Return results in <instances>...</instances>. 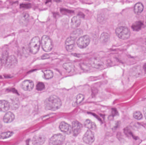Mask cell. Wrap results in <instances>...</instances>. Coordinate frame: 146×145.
<instances>
[{
    "label": "cell",
    "instance_id": "cell-3",
    "mask_svg": "<svg viewBox=\"0 0 146 145\" xmlns=\"http://www.w3.org/2000/svg\"><path fill=\"white\" fill-rule=\"evenodd\" d=\"M40 44L41 42L38 37H33L29 44V47L30 52L33 54H36L39 51Z\"/></svg>",
    "mask_w": 146,
    "mask_h": 145
},
{
    "label": "cell",
    "instance_id": "cell-17",
    "mask_svg": "<svg viewBox=\"0 0 146 145\" xmlns=\"http://www.w3.org/2000/svg\"><path fill=\"white\" fill-rule=\"evenodd\" d=\"M81 22V20L80 16H75L73 17L71 21V27L73 29L78 27L80 25Z\"/></svg>",
    "mask_w": 146,
    "mask_h": 145
},
{
    "label": "cell",
    "instance_id": "cell-28",
    "mask_svg": "<svg viewBox=\"0 0 146 145\" xmlns=\"http://www.w3.org/2000/svg\"><path fill=\"white\" fill-rule=\"evenodd\" d=\"M13 132L11 131L5 132L0 135V140L5 139L8 138L13 136Z\"/></svg>",
    "mask_w": 146,
    "mask_h": 145
},
{
    "label": "cell",
    "instance_id": "cell-26",
    "mask_svg": "<svg viewBox=\"0 0 146 145\" xmlns=\"http://www.w3.org/2000/svg\"><path fill=\"white\" fill-rule=\"evenodd\" d=\"M110 38V35L108 33L105 32H103L100 36V42L103 43H106L109 41Z\"/></svg>",
    "mask_w": 146,
    "mask_h": 145
},
{
    "label": "cell",
    "instance_id": "cell-10",
    "mask_svg": "<svg viewBox=\"0 0 146 145\" xmlns=\"http://www.w3.org/2000/svg\"><path fill=\"white\" fill-rule=\"evenodd\" d=\"M18 64V59L14 55H10L9 57L5 66L8 69H11L15 67Z\"/></svg>",
    "mask_w": 146,
    "mask_h": 145
},
{
    "label": "cell",
    "instance_id": "cell-21",
    "mask_svg": "<svg viewBox=\"0 0 146 145\" xmlns=\"http://www.w3.org/2000/svg\"><path fill=\"white\" fill-rule=\"evenodd\" d=\"M84 125L89 130H95L97 128L95 123L89 119L86 120V121L85 122Z\"/></svg>",
    "mask_w": 146,
    "mask_h": 145
},
{
    "label": "cell",
    "instance_id": "cell-12",
    "mask_svg": "<svg viewBox=\"0 0 146 145\" xmlns=\"http://www.w3.org/2000/svg\"><path fill=\"white\" fill-rule=\"evenodd\" d=\"M59 128L61 131L64 133L70 135L72 133V127L71 125L66 122H62L59 126Z\"/></svg>",
    "mask_w": 146,
    "mask_h": 145
},
{
    "label": "cell",
    "instance_id": "cell-24",
    "mask_svg": "<svg viewBox=\"0 0 146 145\" xmlns=\"http://www.w3.org/2000/svg\"><path fill=\"white\" fill-rule=\"evenodd\" d=\"M143 26V23L141 21H139L133 24L132 26V29L135 31H139L141 30Z\"/></svg>",
    "mask_w": 146,
    "mask_h": 145
},
{
    "label": "cell",
    "instance_id": "cell-20",
    "mask_svg": "<svg viewBox=\"0 0 146 145\" xmlns=\"http://www.w3.org/2000/svg\"><path fill=\"white\" fill-rule=\"evenodd\" d=\"M144 9V5L141 3H137L135 5L134 11L135 13L139 14L143 12Z\"/></svg>",
    "mask_w": 146,
    "mask_h": 145
},
{
    "label": "cell",
    "instance_id": "cell-23",
    "mask_svg": "<svg viewBox=\"0 0 146 145\" xmlns=\"http://www.w3.org/2000/svg\"><path fill=\"white\" fill-rule=\"evenodd\" d=\"M84 99V96L83 94H78V95L76 96V98L75 101H74L73 104V106H77L78 105L80 104L82 101H83Z\"/></svg>",
    "mask_w": 146,
    "mask_h": 145
},
{
    "label": "cell",
    "instance_id": "cell-6",
    "mask_svg": "<svg viewBox=\"0 0 146 145\" xmlns=\"http://www.w3.org/2000/svg\"><path fill=\"white\" fill-rule=\"evenodd\" d=\"M90 42V38L89 36L85 35L79 37L76 42V43L80 48L84 49L88 46Z\"/></svg>",
    "mask_w": 146,
    "mask_h": 145
},
{
    "label": "cell",
    "instance_id": "cell-15",
    "mask_svg": "<svg viewBox=\"0 0 146 145\" xmlns=\"http://www.w3.org/2000/svg\"><path fill=\"white\" fill-rule=\"evenodd\" d=\"M15 118V115L11 112H7L3 117V121L5 123H9L13 121Z\"/></svg>",
    "mask_w": 146,
    "mask_h": 145
},
{
    "label": "cell",
    "instance_id": "cell-22",
    "mask_svg": "<svg viewBox=\"0 0 146 145\" xmlns=\"http://www.w3.org/2000/svg\"><path fill=\"white\" fill-rule=\"evenodd\" d=\"M62 66L68 72H73L75 70L74 66L71 63H65L63 64Z\"/></svg>",
    "mask_w": 146,
    "mask_h": 145
},
{
    "label": "cell",
    "instance_id": "cell-8",
    "mask_svg": "<svg viewBox=\"0 0 146 145\" xmlns=\"http://www.w3.org/2000/svg\"><path fill=\"white\" fill-rule=\"evenodd\" d=\"M90 65L96 69H101L104 66V64L103 61L99 58L97 57L92 58L90 59Z\"/></svg>",
    "mask_w": 146,
    "mask_h": 145
},
{
    "label": "cell",
    "instance_id": "cell-29",
    "mask_svg": "<svg viewBox=\"0 0 146 145\" xmlns=\"http://www.w3.org/2000/svg\"><path fill=\"white\" fill-rule=\"evenodd\" d=\"M44 77L46 79H51L54 76L53 71L50 70H46L43 72Z\"/></svg>",
    "mask_w": 146,
    "mask_h": 145
},
{
    "label": "cell",
    "instance_id": "cell-11",
    "mask_svg": "<svg viewBox=\"0 0 146 145\" xmlns=\"http://www.w3.org/2000/svg\"><path fill=\"white\" fill-rule=\"evenodd\" d=\"M34 83L31 80H26L21 83V88L26 91H31L34 87Z\"/></svg>",
    "mask_w": 146,
    "mask_h": 145
},
{
    "label": "cell",
    "instance_id": "cell-31",
    "mask_svg": "<svg viewBox=\"0 0 146 145\" xmlns=\"http://www.w3.org/2000/svg\"><path fill=\"white\" fill-rule=\"evenodd\" d=\"M45 88V85L43 83L39 82L36 85V89L38 91H42Z\"/></svg>",
    "mask_w": 146,
    "mask_h": 145
},
{
    "label": "cell",
    "instance_id": "cell-9",
    "mask_svg": "<svg viewBox=\"0 0 146 145\" xmlns=\"http://www.w3.org/2000/svg\"><path fill=\"white\" fill-rule=\"evenodd\" d=\"M46 140L45 136L42 134L36 135L33 137L32 143L33 145H42Z\"/></svg>",
    "mask_w": 146,
    "mask_h": 145
},
{
    "label": "cell",
    "instance_id": "cell-7",
    "mask_svg": "<svg viewBox=\"0 0 146 145\" xmlns=\"http://www.w3.org/2000/svg\"><path fill=\"white\" fill-rule=\"evenodd\" d=\"M82 140L86 144H92L95 140L94 134L91 130L88 129L83 136Z\"/></svg>",
    "mask_w": 146,
    "mask_h": 145
},
{
    "label": "cell",
    "instance_id": "cell-30",
    "mask_svg": "<svg viewBox=\"0 0 146 145\" xmlns=\"http://www.w3.org/2000/svg\"><path fill=\"white\" fill-rule=\"evenodd\" d=\"M134 118L137 120H141L143 118V115L142 113L139 111H136L134 112L133 114Z\"/></svg>",
    "mask_w": 146,
    "mask_h": 145
},
{
    "label": "cell",
    "instance_id": "cell-33",
    "mask_svg": "<svg viewBox=\"0 0 146 145\" xmlns=\"http://www.w3.org/2000/svg\"><path fill=\"white\" fill-rule=\"evenodd\" d=\"M143 69H144V71H145V72L146 73V64L144 65L143 66Z\"/></svg>",
    "mask_w": 146,
    "mask_h": 145
},
{
    "label": "cell",
    "instance_id": "cell-32",
    "mask_svg": "<svg viewBox=\"0 0 146 145\" xmlns=\"http://www.w3.org/2000/svg\"><path fill=\"white\" fill-rule=\"evenodd\" d=\"M143 112H144V115H145V117L146 119V106L144 107V109H143Z\"/></svg>",
    "mask_w": 146,
    "mask_h": 145
},
{
    "label": "cell",
    "instance_id": "cell-2",
    "mask_svg": "<svg viewBox=\"0 0 146 145\" xmlns=\"http://www.w3.org/2000/svg\"><path fill=\"white\" fill-rule=\"evenodd\" d=\"M117 36L122 40H127L130 37L131 32L129 29L126 26H119L115 30Z\"/></svg>",
    "mask_w": 146,
    "mask_h": 145
},
{
    "label": "cell",
    "instance_id": "cell-16",
    "mask_svg": "<svg viewBox=\"0 0 146 145\" xmlns=\"http://www.w3.org/2000/svg\"><path fill=\"white\" fill-rule=\"evenodd\" d=\"M10 108V104L8 101L0 100V112H7Z\"/></svg>",
    "mask_w": 146,
    "mask_h": 145
},
{
    "label": "cell",
    "instance_id": "cell-5",
    "mask_svg": "<svg viewBox=\"0 0 146 145\" xmlns=\"http://www.w3.org/2000/svg\"><path fill=\"white\" fill-rule=\"evenodd\" d=\"M66 137L61 134H57L53 135L49 141L50 145H59L63 143Z\"/></svg>",
    "mask_w": 146,
    "mask_h": 145
},
{
    "label": "cell",
    "instance_id": "cell-1",
    "mask_svg": "<svg viewBox=\"0 0 146 145\" xmlns=\"http://www.w3.org/2000/svg\"><path fill=\"white\" fill-rule=\"evenodd\" d=\"M62 101L60 98L56 95H51L44 101V107L47 110L56 111L62 106Z\"/></svg>",
    "mask_w": 146,
    "mask_h": 145
},
{
    "label": "cell",
    "instance_id": "cell-4",
    "mask_svg": "<svg viewBox=\"0 0 146 145\" xmlns=\"http://www.w3.org/2000/svg\"><path fill=\"white\" fill-rule=\"evenodd\" d=\"M41 43L42 48L45 52H49L52 50L53 47V42L49 37L44 35L42 37Z\"/></svg>",
    "mask_w": 146,
    "mask_h": 145
},
{
    "label": "cell",
    "instance_id": "cell-25",
    "mask_svg": "<svg viewBox=\"0 0 146 145\" xmlns=\"http://www.w3.org/2000/svg\"><path fill=\"white\" fill-rule=\"evenodd\" d=\"M82 33H83V31L81 29H77L72 32L70 37H72L75 40H76V38L80 36Z\"/></svg>",
    "mask_w": 146,
    "mask_h": 145
},
{
    "label": "cell",
    "instance_id": "cell-27",
    "mask_svg": "<svg viewBox=\"0 0 146 145\" xmlns=\"http://www.w3.org/2000/svg\"><path fill=\"white\" fill-rule=\"evenodd\" d=\"M9 57V55L8 52L7 51H5V52H3L2 54L1 57V63L3 65H5Z\"/></svg>",
    "mask_w": 146,
    "mask_h": 145
},
{
    "label": "cell",
    "instance_id": "cell-19",
    "mask_svg": "<svg viewBox=\"0 0 146 145\" xmlns=\"http://www.w3.org/2000/svg\"><path fill=\"white\" fill-rule=\"evenodd\" d=\"M10 104V108L12 110H16L19 108V101L18 98H14L11 100Z\"/></svg>",
    "mask_w": 146,
    "mask_h": 145
},
{
    "label": "cell",
    "instance_id": "cell-14",
    "mask_svg": "<svg viewBox=\"0 0 146 145\" xmlns=\"http://www.w3.org/2000/svg\"><path fill=\"white\" fill-rule=\"evenodd\" d=\"M75 40L70 36L66 40L65 42V47H66V49L68 52H71L74 49L75 46Z\"/></svg>",
    "mask_w": 146,
    "mask_h": 145
},
{
    "label": "cell",
    "instance_id": "cell-13",
    "mask_svg": "<svg viewBox=\"0 0 146 145\" xmlns=\"http://www.w3.org/2000/svg\"><path fill=\"white\" fill-rule=\"evenodd\" d=\"M72 133L74 136H77L81 130L82 126L78 121H74L72 124Z\"/></svg>",
    "mask_w": 146,
    "mask_h": 145
},
{
    "label": "cell",
    "instance_id": "cell-34",
    "mask_svg": "<svg viewBox=\"0 0 146 145\" xmlns=\"http://www.w3.org/2000/svg\"><path fill=\"white\" fill-rule=\"evenodd\" d=\"M1 63V58H0V64Z\"/></svg>",
    "mask_w": 146,
    "mask_h": 145
},
{
    "label": "cell",
    "instance_id": "cell-18",
    "mask_svg": "<svg viewBox=\"0 0 146 145\" xmlns=\"http://www.w3.org/2000/svg\"><path fill=\"white\" fill-rule=\"evenodd\" d=\"M29 19V15L27 13H23L20 17L19 21L21 24L25 25L28 23Z\"/></svg>",
    "mask_w": 146,
    "mask_h": 145
}]
</instances>
